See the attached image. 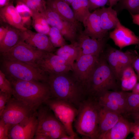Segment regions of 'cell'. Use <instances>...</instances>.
Instances as JSON below:
<instances>
[{
  "label": "cell",
  "instance_id": "obj_13",
  "mask_svg": "<svg viewBox=\"0 0 139 139\" xmlns=\"http://www.w3.org/2000/svg\"><path fill=\"white\" fill-rule=\"evenodd\" d=\"M37 126L36 111L30 117L11 127L9 131V139H33Z\"/></svg>",
  "mask_w": 139,
  "mask_h": 139
},
{
  "label": "cell",
  "instance_id": "obj_41",
  "mask_svg": "<svg viewBox=\"0 0 139 139\" xmlns=\"http://www.w3.org/2000/svg\"><path fill=\"white\" fill-rule=\"evenodd\" d=\"M131 132L134 136H139V124L131 122Z\"/></svg>",
  "mask_w": 139,
  "mask_h": 139
},
{
  "label": "cell",
  "instance_id": "obj_26",
  "mask_svg": "<svg viewBox=\"0 0 139 139\" xmlns=\"http://www.w3.org/2000/svg\"><path fill=\"white\" fill-rule=\"evenodd\" d=\"M127 92L123 91H107L96 98L98 99L105 100L119 106L124 111L126 106Z\"/></svg>",
  "mask_w": 139,
  "mask_h": 139
},
{
  "label": "cell",
  "instance_id": "obj_28",
  "mask_svg": "<svg viewBox=\"0 0 139 139\" xmlns=\"http://www.w3.org/2000/svg\"><path fill=\"white\" fill-rule=\"evenodd\" d=\"M115 51L122 72L127 67L132 66L134 60L139 57V55L135 50L129 49L124 52L115 48Z\"/></svg>",
  "mask_w": 139,
  "mask_h": 139
},
{
  "label": "cell",
  "instance_id": "obj_24",
  "mask_svg": "<svg viewBox=\"0 0 139 139\" xmlns=\"http://www.w3.org/2000/svg\"><path fill=\"white\" fill-rule=\"evenodd\" d=\"M55 54L66 61L73 69L75 61L81 56V49L77 41L69 45L66 44L56 50Z\"/></svg>",
  "mask_w": 139,
  "mask_h": 139
},
{
  "label": "cell",
  "instance_id": "obj_18",
  "mask_svg": "<svg viewBox=\"0 0 139 139\" xmlns=\"http://www.w3.org/2000/svg\"><path fill=\"white\" fill-rule=\"evenodd\" d=\"M0 23L23 30L28 29L24 26L21 17L12 0L7 4L0 8Z\"/></svg>",
  "mask_w": 139,
  "mask_h": 139
},
{
  "label": "cell",
  "instance_id": "obj_10",
  "mask_svg": "<svg viewBox=\"0 0 139 139\" xmlns=\"http://www.w3.org/2000/svg\"><path fill=\"white\" fill-rule=\"evenodd\" d=\"M41 13L49 25L58 29L66 40L71 44L76 42L79 31L75 27L62 19L47 6Z\"/></svg>",
  "mask_w": 139,
  "mask_h": 139
},
{
  "label": "cell",
  "instance_id": "obj_45",
  "mask_svg": "<svg viewBox=\"0 0 139 139\" xmlns=\"http://www.w3.org/2000/svg\"><path fill=\"white\" fill-rule=\"evenodd\" d=\"M33 139H50L48 136L42 134H36L34 135Z\"/></svg>",
  "mask_w": 139,
  "mask_h": 139
},
{
  "label": "cell",
  "instance_id": "obj_5",
  "mask_svg": "<svg viewBox=\"0 0 139 139\" xmlns=\"http://www.w3.org/2000/svg\"><path fill=\"white\" fill-rule=\"evenodd\" d=\"M1 69L8 79L47 82L48 75L26 63L1 59Z\"/></svg>",
  "mask_w": 139,
  "mask_h": 139
},
{
  "label": "cell",
  "instance_id": "obj_46",
  "mask_svg": "<svg viewBox=\"0 0 139 139\" xmlns=\"http://www.w3.org/2000/svg\"><path fill=\"white\" fill-rule=\"evenodd\" d=\"M11 0H0V8L3 7L7 4Z\"/></svg>",
  "mask_w": 139,
  "mask_h": 139
},
{
  "label": "cell",
  "instance_id": "obj_2",
  "mask_svg": "<svg viewBox=\"0 0 139 139\" xmlns=\"http://www.w3.org/2000/svg\"><path fill=\"white\" fill-rule=\"evenodd\" d=\"M100 107L96 98L88 97L77 108L74 126L76 132L83 138L98 139V116Z\"/></svg>",
  "mask_w": 139,
  "mask_h": 139
},
{
  "label": "cell",
  "instance_id": "obj_8",
  "mask_svg": "<svg viewBox=\"0 0 139 139\" xmlns=\"http://www.w3.org/2000/svg\"><path fill=\"white\" fill-rule=\"evenodd\" d=\"M44 103L47 106L65 128L68 134L77 137L73 124L78 113V108L65 101L51 98Z\"/></svg>",
  "mask_w": 139,
  "mask_h": 139
},
{
  "label": "cell",
  "instance_id": "obj_25",
  "mask_svg": "<svg viewBox=\"0 0 139 139\" xmlns=\"http://www.w3.org/2000/svg\"><path fill=\"white\" fill-rule=\"evenodd\" d=\"M103 54L109 66L115 74L117 82H120L122 71L115 51V48L108 46Z\"/></svg>",
  "mask_w": 139,
  "mask_h": 139
},
{
  "label": "cell",
  "instance_id": "obj_37",
  "mask_svg": "<svg viewBox=\"0 0 139 139\" xmlns=\"http://www.w3.org/2000/svg\"><path fill=\"white\" fill-rule=\"evenodd\" d=\"M9 126L1 119H0V139H9Z\"/></svg>",
  "mask_w": 139,
  "mask_h": 139
},
{
  "label": "cell",
  "instance_id": "obj_29",
  "mask_svg": "<svg viewBox=\"0 0 139 139\" xmlns=\"http://www.w3.org/2000/svg\"><path fill=\"white\" fill-rule=\"evenodd\" d=\"M32 17V25L36 31L48 35L50 27L41 13H33Z\"/></svg>",
  "mask_w": 139,
  "mask_h": 139
},
{
  "label": "cell",
  "instance_id": "obj_7",
  "mask_svg": "<svg viewBox=\"0 0 139 139\" xmlns=\"http://www.w3.org/2000/svg\"><path fill=\"white\" fill-rule=\"evenodd\" d=\"M37 109L24 102L12 97L0 116V119L8 125L10 129L13 126L31 116Z\"/></svg>",
  "mask_w": 139,
  "mask_h": 139
},
{
  "label": "cell",
  "instance_id": "obj_11",
  "mask_svg": "<svg viewBox=\"0 0 139 139\" xmlns=\"http://www.w3.org/2000/svg\"><path fill=\"white\" fill-rule=\"evenodd\" d=\"M37 66L48 75L64 73L73 71L72 66L66 61L53 52L46 51L37 62Z\"/></svg>",
  "mask_w": 139,
  "mask_h": 139
},
{
  "label": "cell",
  "instance_id": "obj_42",
  "mask_svg": "<svg viewBox=\"0 0 139 139\" xmlns=\"http://www.w3.org/2000/svg\"><path fill=\"white\" fill-rule=\"evenodd\" d=\"M132 66L136 73L138 80L139 81V57L134 60L133 64Z\"/></svg>",
  "mask_w": 139,
  "mask_h": 139
},
{
  "label": "cell",
  "instance_id": "obj_20",
  "mask_svg": "<svg viewBox=\"0 0 139 139\" xmlns=\"http://www.w3.org/2000/svg\"><path fill=\"white\" fill-rule=\"evenodd\" d=\"M131 122L122 115L117 123L98 139H124L131 132Z\"/></svg>",
  "mask_w": 139,
  "mask_h": 139
},
{
  "label": "cell",
  "instance_id": "obj_32",
  "mask_svg": "<svg viewBox=\"0 0 139 139\" xmlns=\"http://www.w3.org/2000/svg\"><path fill=\"white\" fill-rule=\"evenodd\" d=\"M48 36L51 42L56 48H59L67 44L66 40L60 31L55 27H50Z\"/></svg>",
  "mask_w": 139,
  "mask_h": 139
},
{
  "label": "cell",
  "instance_id": "obj_15",
  "mask_svg": "<svg viewBox=\"0 0 139 139\" xmlns=\"http://www.w3.org/2000/svg\"><path fill=\"white\" fill-rule=\"evenodd\" d=\"M109 36L120 49L127 46L139 44V37L131 30L123 25L120 21L114 30L109 33Z\"/></svg>",
  "mask_w": 139,
  "mask_h": 139
},
{
  "label": "cell",
  "instance_id": "obj_33",
  "mask_svg": "<svg viewBox=\"0 0 139 139\" xmlns=\"http://www.w3.org/2000/svg\"><path fill=\"white\" fill-rule=\"evenodd\" d=\"M0 91L12 96L13 89L10 81L5 74L0 70Z\"/></svg>",
  "mask_w": 139,
  "mask_h": 139
},
{
  "label": "cell",
  "instance_id": "obj_38",
  "mask_svg": "<svg viewBox=\"0 0 139 139\" xmlns=\"http://www.w3.org/2000/svg\"><path fill=\"white\" fill-rule=\"evenodd\" d=\"M90 11L100 7H103L108 2V0H88Z\"/></svg>",
  "mask_w": 139,
  "mask_h": 139
},
{
  "label": "cell",
  "instance_id": "obj_39",
  "mask_svg": "<svg viewBox=\"0 0 139 139\" xmlns=\"http://www.w3.org/2000/svg\"><path fill=\"white\" fill-rule=\"evenodd\" d=\"M12 96L0 91V116L3 112L5 106Z\"/></svg>",
  "mask_w": 139,
  "mask_h": 139
},
{
  "label": "cell",
  "instance_id": "obj_4",
  "mask_svg": "<svg viewBox=\"0 0 139 139\" xmlns=\"http://www.w3.org/2000/svg\"><path fill=\"white\" fill-rule=\"evenodd\" d=\"M8 79L13 89L12 96L37 109L40 105L52 98L47 82Z\"/></svg>",
  "mask_w": 139,
  "mask_h": 139
},
{
  "label": "cell",
  "instance_id": "obj_34",
  "mask_svg": "<svg viewBox=\"0 0 139 139\" xmlns=\"http://www.w3.org/2000/svg\"><path fill=\"white\" fill-rule=\"evenodd\" d=\"M137 77L136 73L129 79H121L120 83L122 91H126L132 90L137 83Z\"/></svg>",
  "mask_w": 139,
  "mask_h": 139
},
{
  "label": "cell",
  "instance_id": "obj_43",
  "mask_svg": "<svg viewBox=\"0 0 139 139\" xmlns=\"http://www.w3.org/2000/svg\"><path fill=\"white\" fill-rule=\"evenodd\" d=\"M127 116H130L134 120V122L139 124V113H132Z\"/></svg>",
  "mask_w": 139,
  "mask_h": 139
},
{
  "label": "cell",
  "instance_id": "obj_14",
  "mask_svg": "<svg viewBox=\"0 0 139 139\" xmlns=\"http://www.w3.org/2000/svg\"><path fill=\"white\" fill-rule=\"evenodd\" d=\"M107 37L102 39L92 38L84 34L83 30L78 32L77 42L82 55H100L104 50Z\"/></svg>",
  "mask_w": 139,
  "mask_h": 139
},
{
  "label": "cell",
  "instance_id": "obj_31",
  "mask_svg": "<svg viewBox=\"0 0 139 139\" xmlns=\"http://www.w3.org/2000/svg\"><path fill=\"white\" fill-rule=\"evenodd\" d=\"M16 3H23L28 6L33 13H41L46 9V0H15Z\"/></svg>",
  "mask_w": 139,
  "mask_h": 139
},
{
  "label": "cell",
  "instance_id": "obj_49",
  "mask_svg": "<svg viewBox=\"0 0 139 139\" xmlns=\"http://www.w3.org/2000/svg\"><path fill=\"white\" fill-rule=\"evenodd\" d=\"M132 139H139V136H134Z\"/></svg>",
  "mask_w": 139,
  "mask_h": 139
},
{
  "label": "cell",
  "instance_id": "obj_30",
  "mask_svg": "<svg viewBox=\"0 0 139 139\" xmlns=\"http://www.w3.org/2000/svg\"><path fill=\"white\" fill-rule=\"evenodd\" d=\"M139 113V94L127 92L126 106L124 115Z\"/></svg>",
  "mask_w": 139,
  "mask_h": 139
},
{
  "label": "cell",
  "instance_id": "obj_9",
  "mask_svg": "<svg viewBox=\"0 0 139 139\" xmlns=\"http://www.w3.org/2000/svg\"><path fill=\"white\" fill-rule=\"evenodd\" d=\"M46 52L22 41L1 54L2 59L24 63L37 67V62Z\"/></svg>",
  "mask_w": 139,
  "mask_h": 139
},
{
  "label": "cell",
  "instance_id": "obj_40",
  "mask_svg": "<svg viewBox=\"0 0 139 139\" xmlns=\"http://www.w3.org/2000/svg\"><path fill=\"white\" fill-rule=\"evenodd\" d=\"M135 73V71L132 66L127 67L122 71L120 80L121 79H129Z\"/></svg>",
  "mask_w": 139,
  "mask_h": 139
},
{
  "label": "cell",
  "instance_id": "obj_23",
  "mask_svg": "<svg viewBox=\"0 0 139 139\" xmlns=\"http://www.w3.org/2000/svg\"><path fill=\"white\" fill-rule=\"evenodd\" d=\"M100 16L101 28L105 33L115 28L119 21L117 11L112 7H103L99 8Z\"/></svg>",
  "mask_w": 139,
  "mask_h": 139
},
{
  "label": "cell",
  "instance_id": "obj_16",
  "mask_svg": "<svg viewBox=\"0 0 139 139\" xmlns=\"http://www.w3.org/2000/svg\"><path fill=\"white\" fill-rule=\"evenodd\" d=\"M46 4L62 19L75 27L79 32L83 30L81 24L75 19L72 8L63 0H48L46 1Z\"/></svg>",
  "mask_w": 139,
  "mask_h": 139
},
{
  "label": "cell",
  "instance_id": "obj_17",
  "mask_svg": "<svg viewBox=\"0 0 139 139\" xmlns=\"http://www.w3.org/2000/svg\"><path fill=\"white\" fill-rule=\"evenodd\" d=\"M83 24L84 27L83 33L90 38L102 39L107 37V33L103 31L101 27L99 8L91 13Z\"/></svg>",
  "mask_w": 139,
  "mask_h": 139
},
{
  "label": "cell",
  "instance_id": "obj_1",
  "mask_svg": "<svg viewBox=\"0 0 139 139\" xmlns=\"http://www.w3.org/2000/svg\"><path fill=\"white\" fill-rule=\"evenodd\" d=\"M48 75L47 82L52 98L67 102L78 108L87 95L73 72Z\"/></svg>",
  "mask_w": 139,
  "mask_h": 139
},
{
  "label": "cell",
  "instance_id": "obj_48",
  "mask_svg": "<svg viewBox=\"0 0 139 139\" xmlns=\"http://www.w3.org/2000/svg\"><path fill=\"white\" fill-rule=\"evenodd\" d=\"M69 5L70 6L72 3L75 0H63Z\"/></svg>",
  "mask_w": 139,
  "mask_h": 139
},
{
  "label": "cell",
  "instance_id": "obj_27",
  "mask_svg": "<svg viewBox=\"0 0 139 139\" xmlns=\"http://www.w3.org/2000/svg\"><path fill=\"white\" fill-rule=\"evenodd\" d=\"M71 6L75 19L80 23H84L91 13L88 0H75Z\"/></svg>",
  "mask_w": 139,
  "mask_h": 139
},
{
  "label": "cell",
  "instance_id": "obj_21",
  "mask_svg": "<svg viewBox=\"0 0 139 139\" xmlns=\"http://www.w3.org/2000/svg\"><path fill=\"white\" fill-rule=\"evenodd\" d=\"M122 115L100 106L98 116L99 137L112 127Z\"/></svg>",
  "mask_w": 139,
  "mask_h": 139
},
{
  "label": "cell",
  "instance_id": "obj_6",
  "mask_svg": "<svg viewBox=\"0 0 139 139\" xmlns=\"http://www.w3.org/2000/svg\"><path fill=\"white\" fill-rule=\"evenodd\" d=\"M36 111L38 126L36 134H43L50 139H61L68 135L64 126L46 105L41 104Z\"/></svg>",
  "mask_w": 139,
  "mask_h": 139
},
{
  "label": "cell",
  "instance_id": "obj_36",
  "mask_svg": "<svg viewBox=\"0 0 139 139\" xmlns=\"http://www.w3.org/2000/svg\"><path fill=\"white\" fill-rule=\"evenodd\" d=\"M16 3L15 7L21 17L28 15H30L32 17L33 12L28 6L22 3Z\"/></svg>",
  "mask_w": 139,
  "mask_h": 139
},
{
  "label": "cell",
  "instance_id": "obj_44",
  "mask_svg": "<svg viewBox=\"0 0 139 139\" xmlns=\"http://www.w3.org/2000/svg\"><path fill=\"white\" fill-rule=\"evenodd\" d=\"M131 14L133 23L139 26V13Z\"/></svg>",
  "mask_w": 139,
  "mask_h": 139
},
{
  "label": "cell",
  "instance_id": "obj_47",
  "mask_svg": "<svg viewBox=\"0 0 139 139\" xmlns=\"http://www.w3.org/2000/svg\"><path fill=\"white\" fill-rule=\"evenodd\" d=\"M120 0H108L109 6L112 7L116 5Z\"/></svg>",
  "mask_w": 139,
  "mask_h": 139
},
{
  "label": "cell",
  "instance_id": "obj_22",
  "mask_svg": "<svg viewBox=\"0 0 139 139\" xmlns=\"http://www.w3.org/2000/svg\"><path fill=\"white\" fill-rule=\"evenodd\" d=\"M8 25L5 35L0 42L1 53L5 52L22 41H24V31Z\"/></svg>",
  "mask_w": 139,
  "mask_h": 139
},
{
  "label": "cell",
  "instance_id": "obj_50",
  "mask_svg": "<svg viewBox=\"0 0 139 139\" xmlns=\"http://www.w3.org/2000/svg\"><path fill=\"white\" fill-rule=\"evenodd\" d=\"M46 1H48V0H46Z\"/></svg>",
  "mask_w": 139,
  "mask_h": 139
},
{
  "label": "cell",
  "instance_id": "obj_19",
  "mask_svg": "<svg viewBox=\"0 0 139 139\" xmlns=\"http://www.w3.org/2000/svg\"><path fill=\"white\" fill-rule=\"evenodd\" d=\"M24 42L40 50L53 52L56 50L48 36L46 34L34 32L28 29L24 31Z\"/></svg>",
  "mask_w": 139,
  "mask_h": 139
},
{
  "label": "cell",
  "instance_id": "obj_35",
  "mask_svg": "<svg viewBox=\"0 0 139 139\" xmlns=\"http://www.w3.org/2000/svg\"><path fill=\"white\" fill-rule=\"evenodd\" d=\"M123 5L131 14L139 13V0H123Z\"/></svg>",
  "mask_w": 139,
  "mask_h": 139
},
{
  "label": "cell",
  "instance_id": "obj_12",
  "mask_svg": "<svg viewBox=\"0 0 139 139\" xmlns=\"http://www.w3.org/2000/svg\"><path fill=\"white\" fill-rule=\"evenodd\" d=\"M100 55H82L74 64L73 73L77 80L85 90Z\"/></svg>",
  "mask_w": 139,
  "mask_h": 139
},
{
  "label": "cell",
  "instance_id": "obj_3",
  "mask_svg": "<svg viewBox=\"0 0 139 139\" xmlns=\"http://www.w3.org/2000/svg\"><path fill=\"white\" fill-rule=\"evenodd\" d=\"M119 86L103 52L100 55L86 86V95L96 98L107 91H118Z\"/></svg>",
  "mask_w": 139,
  "mask_h": 139
}]
</instances>
